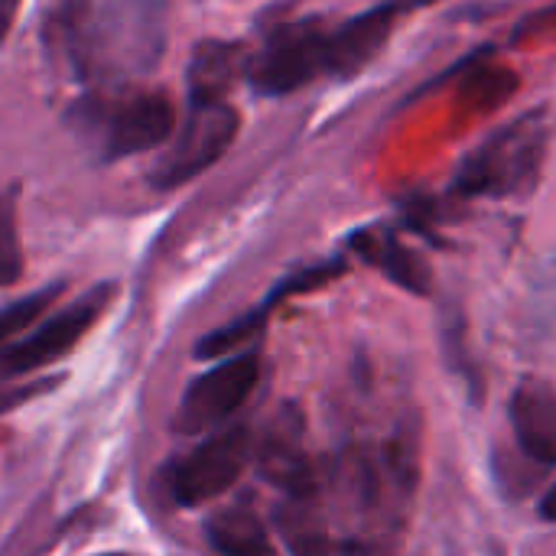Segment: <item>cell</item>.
I'll list each match as a JSON object with an SVG mask.
<instances>
[{"instance_id":"cell-2","label":"cell","mask_w":556,"mask_h":556,"mask_svg":"<svg viewBox=\"0 0 556 556\" xmlns=\"http://www.w3.org/2000/svg\"><path fill=\"white\" fill-rule=\"evenodd\" d=\"M68 124L98 150L104 163L169 147L179 114L166 91L127 85L111 91H85L68 108Z\"/></svg>"},{"instance_id":"cell-20","label":"cell","mask_w":556,"mask_h":556,"mask_svg":"<svg viewBox=\"0 0 556 556\" xmlns=\"http://www.w3.org/2000/svg\"><path fill=\"white\" fill-rule=\"evenodd\" d=\"M401 16H407V13H414V10H424V7H433V3H440V0H388Z\"/></svg>"},{"instance_id":"cell-1","label":"cell","mask_w":556,"mask_h":556,"mask_svg":"<svg viewBox=\"0 0 556 556\" xmlns=\"http://www.w3.org/2000/svg\"><path fill=\"white\" fill-rule=\"evenodd\" d=\"M173 0H52L42 46L85 91L143 85L166 55Z\"/></svg>"},{"instance_id":"cell-12","label":"cell","mask_w":556,"mask_h":556,"mask_svg":"<svg viewBox=\"0 0 556 556\" xmlns=\"http://www.w3.org/2000/svg\"><path fill=\"white\" fill-rule=\"evenodd\" d=\"M349 248L365 264L378 267L401 290H407L414 296L430 293V264L414 248H407L394 231H388V228H362V231H355L349 238Z\"/></svg>"},{"instance_id":"cell-14","label":"cell","mask_w":556,"mask_h":556,"mask_svg":"<svg viewBox=\"0 0 556 556\" xmlns=\"http://www.w3.org/2000/svg\"><path fill=\"white\" fill-rule=\"evenodd\" d=\"M205 541L218 556H277L267 525L251 505L218 508L205 521Z\"/></svg>"},{"instance_id":"cell-11","label":"cell","mask_w":556,"mask_h":556,"mask_svg":"<svg viewBox=\"0 0 556 556\" xmlns=\"http://www.w3.org/2000/svg\"><path fill=\"white\" fill-rule=\"evenodd\" d=\"M508 420L518 450L531 463L556 466V388L551 381L525 378L508 401Z\"/></svg>"},{"instance_id":"cell-19","label":"cell","mask_w":556,"mask_h":556,"mask_svg":"<svg viewBox=\"0 0 556 556\" xmlns=\"http://www.w3.org/2000/svg\"><path fill=\"white\" fill-rule=\"evenodd\" d=\"M20 3H23V0H0V46H3V39L10 36L13 23H16Z\"/></svg>"},{"instance_id":"cell-18","label":"cell","mask_w":556,"mask_h":556,"mask_svg":"<svg viewBox=\"0 0 556 556\" xmlns=\"http://www.w3.org/2000/svg\"><path fill=\"white\" fill-rule=\"evenodd\" d=\"M23 277V248H20V218H16V189L0 192V287H13Z\"/></svg>"},{"instance_id":"cell-5","label":"cell","mask_w":556,"mask_h":556,"mask_svg":"<svg viewBox=\"0 0 556 556\" xmlns=\"http://www.w3.org/2000/svg\"><path fill=\"white\" fill-rule=\"evenodd\" d=\"M241 114L231 98H199L186 94V117L176 127L166 153L150 173V182L166 192L192 182L205 169H212L238 140Z\"/></svg>"},{"instance_id":"cell-16","label":"cell","mask_w":556,"mask_h":556,"mask_svg":"<svg viewBox=\"0 0 556 556\" xmlns=\"http://www.w3.org/2000/svg\"><path fill=\"white\" fill-rule=\"evenodd\" d=\"M267 316H270V306H257L248 316H241V319L208 332L205 339H199L195 358H202V362H215L218 358L222 362V358H231V355H241V352L254 349L257 336L267 326Z\"/></svg>"},{"instance_id":"cell-3","label":"cell","mask_w":556,"mask_h":556,"mask_svg":"<svg viewBox=\"0 0 556 556\" xmlns=\"http://www.w3.org/2000/svg\"><path fill=\"white\" fill-rule=\"evenodd\" d=\"M547 108L525 111L489 134L456 169L453 192L459 199H498L534 186L551 147Z\"/></svg>"},{"instance_id":"cell-10","label":"cell","mask_w":556,"mask_h":556,"mask_svg":"<svg viewBox=\"0 0 556 556\" xmlns=\"http://www.w3.org/2000/svg\"><path fill=\"white\" fill-rule=\"evenodd\" d=\"M401 13L381 0L355 16H349L339 26H329L326 36V75L332 78H355L358 72H365L375 55L388 46L394 26H397Z\"/></svg>"},{"instance_id":"cell-9","label":"cell","mask_w":556,"mask_h":556,"mask_svg":"<svg viewBox=\"0 0 556 556\" xmlns=\"http://www.w3.org/2000/svg\"><path fill=\"white\" fill-rule=\"evenodd\" d=\"M257 469L267 482H274L283 495H316V476L303 453V417L293 404H283L267 433L254 450Z\"/></svg>"},{"instance_id":"cell-6","label":"cell","mask_w":556,"mask_h":556,"mask_svg":"<svg viewBox=\"0 0 556 556\" xmlns=\"http://www.w3.org/2000/svg\"><path fill=\"white\" fill-rule=\"evenodd\" d=\"M117 287L114 283H98L88 293H81L75 303L42 316L29 332L13 339L10 345L0 349V381L26 378L39 368H49L62 362L104 316L111 306Z\"/></svg>"},{"instance_id":"cell-13","label":"cell","mask_w":556,"mask_h":556,"mask_svg":"<svg viewBox=\"0 0 556 556\" xmlns=\"http://www.w3.org/2000/svg\"><path fill=\"white\" fill-rule=\"evenodd\" d=\"M248 72V52L241 42L205 39L192 49L186 72V94L199 98H231V88Z\"/></svg>"},{"instance_id":"cell-8","label":"cell","mask_w":556,"mask_h":556,"mask_svg":"<svg viewBox=\"0 0 556 556\" xmlns=\"http://www.w3.org/2000/svg\"><path fill=\"white\" fill-rule=\"evenodd\" d=\"M261 368H264L261 352L248 349L241 355L222 358L215 368L199 375L179 401L176 430L186 437H195V433H215V430L228 427V420L257 391Z\"/></svg>"},{"instance_id":"cell-4","label":"cell","mask_w":556,"mask_h":556,"mask_svg":"<svg viewBox=\"0 0 556 556\" xmlns=\"http://www.w3.org/2000/svg\"><path fill=\"white\" fill-rule=\"evenodd\" d=\"M329 26L319 16L283 13L261 23V49L248 52V85L261 98H283L326 75Z\"/></svg>"},{"instance_id":"cell-21","label":"cell","mask_w":556,"mask_h":556,"mask_svg":"<svg viewBox=\"0 0 556 556\" xmlns=\"http://www.w3.org/2000/svg\"><path fill=\"white\" fill-rule=\"evenodd\" d=\"M541 518L556 525V482L551 485V492L544 495V502H541Z\"/></svg>"},{"instance_id":"cell-22","label":"cell","mask_w":556,"mask_h":556,"mask_svg":"<svg viewBox=\"0 0 556 556\" xmlns=\"http://www.w3.org/2000/svg\"><path fill=\"white\" fill-rule=\"evenodd\" d=\"M101 556H124V554H101Z\"/></svg>"},{"instance_id":"cell-15","label":"cell","mask_w":556,"mask_h":556,"mask_svg":"<svg viewBox=\"0 0 556 556\" xmlns=\"http://www.w3.org/2000/svg\"><path fill=\"white\" fill-rule=\"evenodd\" d=\"M280 541L293 556H329V531L316 508V495H283L274 508Z\"/></svg>"},{"instance_id":"cell-17","label":"cell","mask_w":556,"mask_h":556,"mask_svg":"<svg viewBox=\"0 0 556 556\" xmlns=\"http://www.w3.org/2000/svg\"><path fill=\"white\" fill-rule=\"evenodd\" d=\"M65 293V283H49V287H39L7 306H0V349L10 345L13 339H20L23 332H29L42 316H49L52 303Z\"/></svg>"},{"instance_id":"cell-7","label":"cell","mask_w":556,"mask_h":556,"mask_svg":"<svg viewBox=\"0 0 556 556\" xmlns=\"http://www.w3.org/2000/svg\"><path fill=\"white\" fill-rule=\"evenodd\" d=\"M257 437L248 424H228L208 433L192 453L176 459L166 472V489L179 508H199L222 498L251 466Z\"/></svg>"}]
</instances>
